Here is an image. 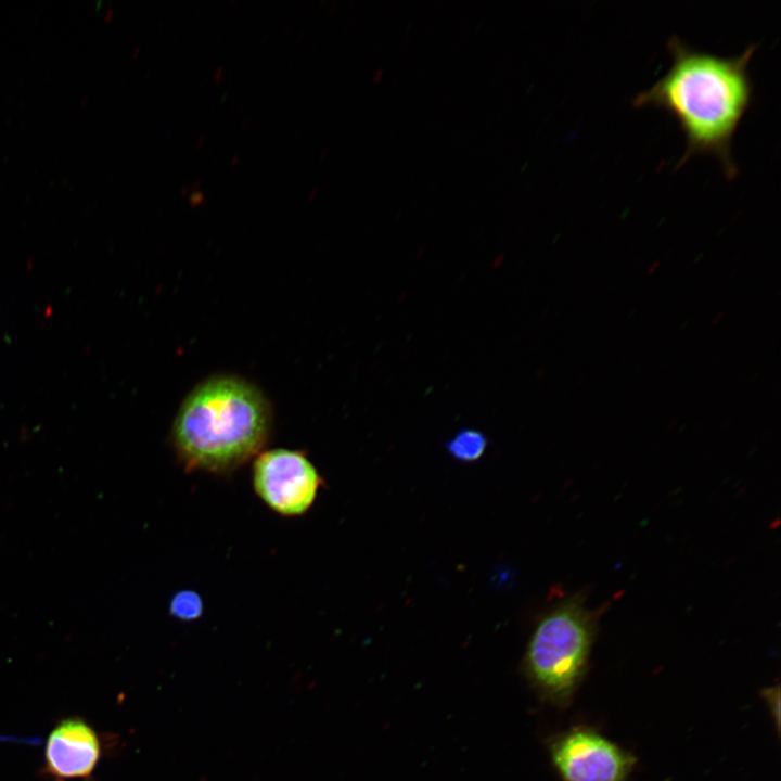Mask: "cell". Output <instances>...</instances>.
<instances>
[{"label": "cell", "mask_w": 781, "mask_h": 781, "mask_svg": "<svg viewBox=\"0 0 781 781\" xmlns=\"http://www.w3.org/2000/svg\"><path fill=\"white\" fill-rule=\"evenodd\" d=\"M549 752L562 781H628L637 764L631 752L585 726L552 738Z\"/></svg>", "instance_id": "obj_4"}, {"label": "cell", "mask_w": 781, "mask_h": 781, "mask_svg": "<svg viewBox=\"0 0 781 781\" xmlns=\"http://www.w3.org/2000/svg\"><path fill=\"white\" fill-rule=\"evenodd\" d=\"M671 65L667 73L633 99L635 107L651 106L669 114L686 139L682 166L695 155H712L727 179L738 167L732 140L750 108L754 85L748 72L756 46L739 55L720 56L694 49L677 36L667 43Z\"/></svg>", "instance_id": "obj_1"}, {"label": "cell", "mask_w": 781, "mask_h": 781, "mask_svg": "<svg viewBox=\"0 0 781 781\" xmlns=\"http://www.w3.org/2000/svg\"><path fill=\"white\" fill-rule=\"evenodd\" d=\"M204 138H205L204 136H202L201 138H199L197 144H202Z\"/></svg>", "instance_id": "obj_14"}, {"label": "cell", "mask_w": 781, "mask_h": 781, "mask_svg": "<svg viewBox=\"0 0 781 781\" xmlns=\"http://www.w3.org/2000/svg\"><path fill=\"white\" fill-rule=\"evenodd\" d=\"M222 71H223V69H222V66H219V67L216 69L215 75H214V79H215V80H219Z\"/></svg>", "instance_id": "obj_11"}, {"label": "cell", "mask_w": 781, "mask_h": 781, "mask_svg": "<svg viewBox=\"0 0 781 781\" xmlns=\"http://www.w3.org/2000/svg\"><path fill=\"white\" fill-rule=\"evenodd\" d=\"M594 617L580 598H571L543 616L525 655L526 675L547 702L568 706L588 670Z\"/></svg>", "instance_id": "obj_3"}, {"label": "cell", "mask_w": 781, "mask_h": 781, "mask_svg": "<svg viewBox=\"0 0 781 781\" xmlns=\"http://www.w3.org/2000/svg\"><path fill=\"white\" fill-rule=\"evenodd\" d=\"M317 192H318V189H317V188H315L313 190H311L310 195H309V199L311 200V197H313Z\"/></svg>", "instance_id": "obj_13"}, {"label": "cell", "mask_w": 781, "mask_h": 781, "mask_svg": "<svg viewBox=\"0 0 781 781\" xmlns=\"http://www.w3.org/2000/svg\"><path fill=\"white\" fill-rule=\"evenodd\" d=\"M322 479L302 451L272 449L259 453L253 465V486L260 500L283 516L310 509Z\"/></svg>", "instance_id": "obj_5"}, {"label": "cell", "mask_w": 781, "mask_h": 781, "mask_svg": "<svg viewBox=\"0 0 781 781\" xmlns=\"http://www.w3.org/2000/svg\"><path fill=\"white\" fill-rule=\"evenodd\" d=\"M169 610L179 619L193 620L202 614L203 603L197 593L183 590L174 596Z\"/></svg>", "instance_id": "obj_8"}, {"label": "cell", "mask_w": 781, "mask_h": 781, "mask_svg": "<svg viewBox=\"0 0 781 781\" xmlns=\"http://www.w3.org/2000/svg\"><path fill=\"white\" fill-rule=\"evenodd\" d=\"M104 755V739L80 716L60 719L44 742L43 772L54 781L88 780Z\"/></svg>", "instance_id": "obj_6"}, {"label": "cell", "mask_w": 781, "mask_h": 781, "mask_svg": "<svg viewBox=\"0 0 781 781\" xmlns=\"http://www.w3.org/2000/svg\"><path fill=\"white\" fill-rule=\"evenodd\" d=\"M383 73H384V69H383V68H379V69L376 71L375 75L373 76V81H374V82H379L380 79H381V76L383 75Z\"/></svg>", "instance_id": "obj_10"}, {"label": "cell", "mask_w": 781, "mask_h": 781, "mask_svg": "<svg viewBox=\"0 0 781 781\" xmlns=\"http://www.w3.org/2000/svg\"><path fill=\"white\" fill-rule=\"evenodd\" d=\"M657 266H658V263L656 261V263L654 264V266H653L652 268H650V270H649L648 273H649V274H653L654 271L656 270V267H657Z\"/></svg>", "instance_id": "obj_12"}, {"label": "cell", "mask_w": 781, "mask_h": 781, "mask_svg": "<svg viewBox=\"0 0 781 781\" xmlns=\"http://www.w3.org/2000/svg\"><path fill=\"white\" fill-rule=\"evenodd\" d=\"M236 159H238V155H234V157L232 158V163L236 162Z\"/></svg>", "instance_id": "obj_15"}, {"label": "cell", "mask_w": 781, "mask_h": 781, "mask_svg": "<svg viewBox=\"0 0 781 781\" xmlns=\"http://www.w3.org/2000/svg\"><path fill=\"white\" fill-rule=\"evenodd\" d=\"M271 409L249 382L213 376L183 400L171 438L183 468L226 474L257 457L269 439Z\"/></svg>", "instance_id": "obj_2"}, {"label": "cell", "mask_w": 781, "mask_h": 781, "mask_svg": "<svg viewBox=\"0 0 781 781\" xmlns=\"http://www.w3.org/2000/svg\"><path fill=\"white\" fill-rule=\"evenodd\" d=\"M204 200H205V196H204L203 192H201V191H196V192L192 193L190 196V203L192 205L201 204L202 202H204Z\"/></svg>", "instance_id": "obj_9"}, {"label": "cell", "mask_w": 781, "mask_h": 781, "mask_svg": "<svg viewBox=\"0 0 781 781\" xmlns=\"http://www.w3.org/2000/svg\"><path fill=\"white\" fill-rule=\"evenodd\" d=\"M447 450L452 458L462 462L478 460L487 447L486 436L476 430H461L447 441Z\"/></svg>", "instance_id": "obj_7"}]
</instances>
